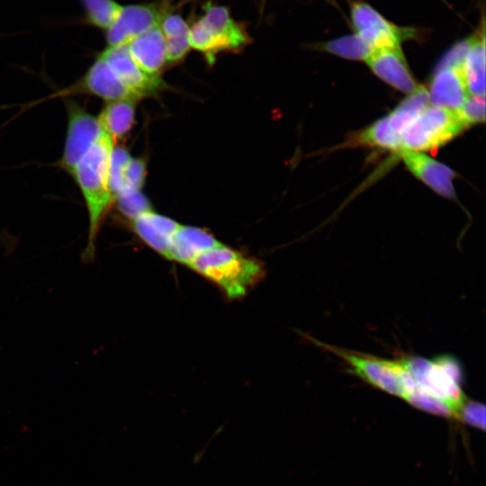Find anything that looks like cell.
I'll list each match as a JSON object with an SVG mask.
<instances>
[{
  "label": "cell",
  "mask_w": 486,
  "mask_h": 486,
  "mask_svg": "<svg viewBox=\"0 0 486 486\" xmlns=\"http://www.w3.org/2000/svg\"><path fill=\"white\" fill-rule=\"evenodd\" d=\"M113 140L104 131L76 166L72 177L83 195L88 213V235L82 254L85 263L95 256V242L102 221L112 202L109 185L110 158Z\"/></svg>",
  "instance_id": "obj_1"
},
{
  "label": "cell",
  "mask_w": 486,
  "mask_h": 486,
  "mask_svg": "<svg viewBox=\"0 0 486 486\" xmlns=\"http://www.w3.org/2000/svg\"><path fill=\"white\" fill-rule=\"evenodd\" d=\"M187 266L217 285L230 300L245 297L265 275L261 261L221 243L202 253Z\"/></svg>",
  "instance_id": "obj_2"
},
{
  "label": "cell",
  "mask_w": 486,
  "mask_h": 486,
  "mask_svg": "<svg viewBox=\"0 0 486 486\" xmlns=\"http://www.w3.org/2000/svg\"><path fill=\"white\" fill-rule=\"evenodd\" d=\"M414 380L418 389L437 399L452 411L454 418L467 400L462 390L463 368L452 356H439L433 359L407 356L400 359Z\"/></svg>",
  "instance_id": "obj_3"
},
{
  "label": "cell",
  "mask_w": 486,
  "mask_h": 486,
  "mask_svg": "<svg viewBox=\"0 0 486 486\" xmlns=\"http://www.w3.org/2000/svg\"><path fill=\"white\" fill-rule=\"evenodd\" d=\"M307 338L316 346L341 358L347 364L349 373L373 387L403 400L416 387L414 380L405 370L400 359L389 360L325 344L309 336Z\"/></svg>",
  "instance_id": "obj_4"
},
{
  "label": "cell",
  "mask_w": 486,
  "mask_h": 486,
  "mask_svg": "<svg viewBox=\"0 0 486 486\" xmlns=\"http://www.w3.org/2000/svg\"><path fill=\"white\" fill-rule=\"evenodd\" d=\"M465 129L454 111L429 105L401 135L400 151L423 152L437 148Z\"/></svg>",
  "instance_id": "obj_5"
},
{
  "label": "cell",
  "mask_w": 486,
  "mask_h": 486,
  "mask_svg": "<svg viewBox=\"0 0 486 486\" xmlns=\"http://www.w3.org/2000/svg\"><path fill=\"white\" fill-rule=\"evenodd\" d=\"M349 16L354 32L374 50L401 47L403 41L419 39L421 33L415 27L393 23L368 3L360 0L350 2Z\"/></svg>",
  "instance_id": "obj_6"
},
{
  "label": "cell",
  "mask_w": 486,
  "mask_h": 486,
  "mask_svg": "<svg viewBox=\"0 0 486 486\" xmlns=\"http://www.w3.org/2000/svg\"><path fill=\"white\" fill-rule=\"evenodd\" d=\"M68 128L64 150L57 166L73 175L84 155L104 133L98 118L75 101H67Z\"/></svg>",
  "instance_id": "obj_7"
},
{
  "label": "cell",
  "mask_w": 486,
  "mask_h": 486,
  "mask_svg": "<svg viewBox=\"0 0 486 486\" xmlns=\"http://www.w3.org/2000/svg\"><path fill=\"white\" fill-rule=\"evenodd\" d=\"M79 94L94 95L107 102L117 100L137 101L140 98L119 79L106 60L100 55L77 82L54 93L48 99Z\"/></svg>",
  "instance_id": "obj_8"
},
{
  "label": "cell",
  "mask_w": 486,
  "mask_h": 486,
  "mask_svg": "<svg viewBox=\"0 0 486 486\" xmlns=\"http://www.w3.org/2000/svg\"><path fill=\"white\" fill-rule=\"evenodd\" d=\"M168 5L163 1L122 5L117 17L105 31L107 47L127 45L138 35L159 24L168 13Z\"/></svg>",
  "instance_id": "obj_9"
},
{
  "label": "cell",
  "mask_w": 486,
  "mask_h": 486,
  "mask_svg": "<svg viewBox=\"0 0 486 486\" xmlns=\"http://www.w3.org/2000/svg\"><path fill=\"white\" fill-rule=\"evenodd\" d=\"M463 66L440 60L428 89L430 105L456 111L464 103L470 94Z\"/></svg>",
  "instance_id": "obj_10"
},
{
  "label": "cell",
  "mask_w": 486,
  "mask_h": 486,
  "mask_svg": "<svg viewBox=\"0 0 486 486\" xmlns=\"http://www.w3.org/2000/svg\"><path fill=\"white\" fill-rule=\"evenodd\" d=\"M119 79L140 98L160 90L164 82L158 76L144 72L131 58L127 45L107 47L100 54Z\"/></svg>",
  "instance_id": "obj_11"
},
{
  "label": "cell",
  "mask_w": 486,
  "mask_h": 486,
  "mask_svg": "<svg viewBox=\"0 0 486 486\" xmlns=\"http://www.w3.org/2000/svg\"><path fill=\"white\" fill-rule=\"evenodd\" d=\"M365 63L376 76L398 91L408 94L418 86L401 47L376 50Z\"/></svg>",
  "instance_id": "obj_12"
},
{
  "label": "cell",
  "mask_w": 486,
  "mask_h": 486,
  "mask_svg": "<svg viewBox=\"0 0 486 486\" xmlns=\"http://www.w3.org/2000/svg\"><path fill=\"white\" fill-rule=\"evenodd\" d=\"M408 170L434 192L446 198L453 199L455 192L453 185L454 172L423 152H398Z\"/></svg>",
  "instance_id": "obj_13"
},
{
  "label": "cell",
  "mask_w": 486,
  "mask_h": 486,
  "mask_svg": "<svg viewBox=\"0 0 486 486\" xmlns=\"http://www.w3.org/2000/svg\"><path fill=\"white\" fill-rule=\"evenodd\" d=\"M127 47L133 60L147 74L158 76L166 63V38L159 24L135 37Z\"/></svg>",
  "instance_id": "obj_14"
},
{
  "label": "cell",
  "mask_w": 486,
  "mask_h": 486,
  "mask_svg": "<svg viewBox=\"0 0 486 486\" xmlns=\"http://www.w3.org/2000/svg\"><path fill=\"white\" fill-rule=\"evenodd\" d=\"M180 224L174 220L153 212H144L131 220L137 236L150 248L167 257L172 237Z\"/></svg>",
  "instance_id": "obj_15"
},
{
  "label": "cell",
  "mask_w": 486,
  "mask_h": 486,
  "mask_svg": "<svg viewBox=\"0 0 486 486\" xmlns=\"http://www.w3.org/2000/svg\"><path fill=\"white\" fill-rule=\"evenodd\" d=\"M220 243L204 229L180 225L172 237L166 258L188 266L195 257Z\"/></svg>",
  "instance_id": "obj_16"
},
{
  "label": "cell",
  "mask_w": 486,
  "mask_h": 486,
  "mask_svg": "<svg viewBox=\"0 0 486 486\" xmlns=\"http://www.w3.org/2000/svg\"><path fill=\"white\" fill-rule=\"evenodd\" d=\"M468 39L464 59V74L470 95H485V30L482 17L480 28Z\"/></svg>",
  "instance_id": "obj_17"
},
{
  "label": "cell",
  "mask_w": 486,
  "mask_h": 486,
  "mask_svg": "<svg viewBox=\"0 0 486 486\" xmlns=\"http://www.w3.org/2000/svg\"><path fill=\"white\" fill-rule=\"evenodd\" d=\"M202 19L216 32L223 36L233 50H240L250 41L249 34L244 25L236 22L228 7L212 2L202 5Z\"/></svg>",
  "instance_id": "obj_18"
},
{
  "label": "cell",
  "mask_w": 486,
  "mask_h": 486,
  "mask_svg": "<svg viewBox=\"0 0 486 486\" xmlns=\"http://www.w3.org/2000/svg\"><path fill=\"white\" fill-rule=\"evenodd\" d=\"M429 105L428 89L418 85L386 116L389 127L393 133L401 139L406 129Z\"/></svg>",
  "instance_id": "obj_19"
},
{
  "label": "cell",
  "mask_w": 486,
  "mask_h": 486,
  "mask_svg": "<svg viewBox=\"0 0 486 486\" xmlns=\"http://www.w3.org/2000/svg\"><path fill=\"white\" fill-rule=\"evenodd\" d=\"M135 102L132 100L109 102L97 117L104 130L113 140L124 137L131 129L135 115Z\"/></svg>",
  "instance_id": "obj_20"
},
{
  "label": "cell",
  "mask_w": 486,
  "mask_h": 486,
  "mask_svg": "<svg viewBox=\"0 0 486 486\" xmlns=\"http://www.w3.org/2000/svg\"><path fill=\"white\" fill-rule=\"evenodd\" d=\"M316 48L346 59L364 62L374 51L367 42L355 32L321 42Z\"/></svg>",
  "instance_id": "obj_21"
},
{
  "label": "cell",
  "mask_w": 486,
  "mask_h": 486,
  "mask_svg": "<svg viewBox=\"0 0 486 486\" xmlns=\"http://www.w3.org/2000/svg\"><path fill=\"white\" fill-rule=\"evenodd\" d=\"M354 141L356 145L379 148L397 153L400 149V137L392 132L386 116L360 131Z\"/></svg>",
  "instance_id": "obj_22"
},
{
  "label": "cell",
  "mask_w": 486,
  "mask_h": 486,
  "mask_svg": "<svg viewBox=\"0 0 486 486\" xmlns=\"http://www.w3.org/2000/svg\"><path fill=\"white\" fill-rule=\"evenodd\" d=\"M83 22L90 26L106 31L117 17L122 4L115 0H80Z\"/></svg>",
  "instance_id": "obj_23"
},
{
  "label": "cell",
  "mask_w": 486,
  "mask_h": 486,
  "mask_svg": "<svg viewBox=\"0 0 486 486\" xmlns=\"http://www.w3.org/2000/svg\"><path fill=\"white\" fill-rule=\"evenodd\" d=\"M131 157L122 147H113L109 169V185L113 199H116L122 186L123 177Z\"/></svg>",
  "instance_id": "obj_24"
},
{
  "label": "cell",
  "mask_w": 486,
  "mask_h": 486,
  "mask_svg": "<svg viewBox=\"0 0 486 486\" xmlns=\"http://www.w3.org/2000/svg\"><path fill=\"white\" fill-rule=\"evenodd\" d=\"M454 112L466 128L483 122L485 120V95H469Z\"/></svg>",
  "instance_id": "obj_25"
},
{
  "label": "cell",
  "mask_w": 486,
  "mask_h": 486,
  "mask_svg": "<svg viewBox=\"0 0 486 486\" xmlns=\"http://www.w3.org/2000/svg\"><path fill=\"white\" fill-rule=\"evenodd\" d=\"M116 200L119 211L130 220L151 211L149 201L140 191L118 196Z\"/></svg>",
  "instance_id": "obj_26"
},
{
  "label": "cell",
  "mask_w": 486,
  "mask_h": 486,
  "mask_svg": "<svg viewBox=\"0 0 486 486\" xmlns=\"http://www.w3.org/2000/svg\"><path fill=\"white\" fill-rule=\"evenodd\" d=\"M145 176V161L141 158H131L125 171L122 186L118 196L140 191L143 185Z\"/></svg>",
  "instance_id": "obj_27"
},
{
  "label": "cell",
  "mask_w": 486,
  "mask_h": 486,
  "mask_svg": "<svg viewBox=\"0 0 486 486\" xmlns=\"http://www.w3.org/2000/svg\"><path fill=\"white\" fill-rule=\"evenodd\" d=\"M160 29L166 39L187 35L190 25L177 14H166L159 22Z\"/></svg>",
  "instance_id": "obj_28"
},
{
  "label": "cell",
  "mask_w": 486,
  "mask_h": 486,
  "mask_svg": "<svg viewBox=\"0 0 486 486\" xmlns=\"http://www.w3.org/2000/svg\"><path fill=\"white\" fill-rule=\"evenodd\" d=\"M458 418L478 428H485V407L483 404L466 400L460 409Z\"/></svg>",
  "instance_id": "obj_29"
},
{
  "label": "cell",
  "mask_w": 486,
  "mask_h": 486,
  "mask_svg": "<svg viewBox=\"0 0 486 486\" xmlns=\"http://www.w3.org/2000/svg\"><path fill=\"white\" fill-rule=\"evenodd\" d=\"M191 49L188 34L176 38L166 39V63L182 60Z\"/></svg>",
  "instance_id": "obj_30"
},
{
  "label": "cell",
  "mask_w": 486,
  "mask_h": 486,
  "mask_svg": "<svg viewBox=\"0 0 486 486\" xmlns=\"http://www.w3.org/2000/svg\"><path fill=\"white\" fill-rule=\"evenodd\" d=\"M265 3V0H261V4H264Z\"/></svg>",
  "instance_id": "obj_31"
},
{
  "label": "cell",
  "mask_w": 486,
  "mask_h": 486,
  "mask_svg": "<svg viewBox=\"0 0 486 486\" xmlns=\"http://www.w3.org/2000/svg\"><path fill=\"white\" fill-rule=\"evenodd\" d=\"M0 236H1V234H0Z\"/></svg>",
  "instance_id": "obj_32"
}]
</instances>
